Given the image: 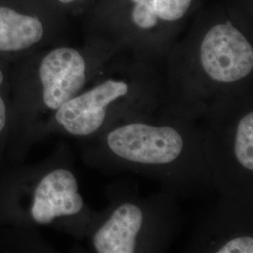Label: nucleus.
<instances>
[{"instance_id":"nucleus-1","label":"nucleus","mask_w":253,"mask_h":253,"mask_svg":"<svg viewBox=\"0 0 253 253\" xmlns=\"http://www.w3.org/2000/svg\"><path fill=\"white\" fill-rule=\"evenodd\" d=\"M159 112L198 121L214 100L253 84V0L197 11L164 60Z\"/></svg>"},{"instance_id":"nucleus-2","label":"nucleus","mask_w":253,"mask_h":253,"mask_svg":"<svg viewBox=\"0 0 253 253\" xmlns=\"http://www.w3.org/2000/svg\"><path fill=\"white\" fill-rule=\"evenodd\" d=\"M79 142L84 163L106 174L145 176L176 197L215 190L197 121L157 111L125 118Z\"/></svg>"},{"instance_id":"nucleus-3","label":"nucleus","mask_w":253,"mask_h":253,"mask_svg":"<svg viewBox=\"0 0 253 253\" xmlns=\"http://www.w3.org/2000/svg\"><path fill=\"white\" fill-rule=\"evenodd\" d=\"M122 53L108 40L85 34L81 45L59 43L12 60L9 140L4 163H24L37 130Z\"/></svg>"},{"instance_id":"nucleus-4","label":"nucleus","mask_w":253,"mask_h":253,"mask_svg":"<svg viewBox=\"0 0 253 253\" xmlns=\"http://www.w3.org/2000/svg\"><path fill=\"white\" fill-rule=\"evenodd\" d=\"M97 216L80 191L66 144L33 164L0 165V235L11 246L52 252L41 228H52L83 240Z\"/></svg>"},{"instance_id":"nucleus-5","label":"nucleus","mask_w":253,"mask_h":253,"mask_svg":"<svg viewBox=\"0 0 253 253\" xmlns=\"http://www.w3.org/2000/svg\"><path fill=\"white\" fill-rule=\"evenodd\" d=\"M163 82L158 65L118 54L37 130L33 145L54 134L90 139L125 118L155 113L161 106Z\"/></svg>"},{"instance_id":"nucleus-6","label":"nucleus","mask_w":253,"mask_h":253,"mask_svg":"<svg viewBox=\"0 0 253 253\" xmlns=\"http://www.w3.org/2000/svg\"><path fill=\"white\" fill-rule=\"evenodd\" d=\"M107 197L84 238L92 253H164L181 232L178 197L169 190L143 196L135 183L119 181L107 188Z\"/></svg>"},{"instance_id":"nucleus-7","label":"nucleus","mask_w":253,"mask_h":253,"mask_svg":"<svg viewBox=\"0 0 253 253\" xmlns=\"http://www.w3.org/2000/svg\"><path fill=\"white\" fill-rule=\"evenodd\" d=\"M206 0H96L86 34L102 37L124 53L158 65Z\"/></svg>"},{"instance_id":"nucleus-8","label":"nucleus","mask_w":253,"mask_h":253,"mask_svg":"<svg viewBox=\"0 0 253 253\" xmlns=\"http://www.w3.org/2000/svg\"><path fill=\"white\" fill-rule=\"evenodd\" d=\"M197 122L219 197L253 206V84L216 99Z\"/></svg>"},{"instance_id":"nucleus-9","label":"nucleus","mask_w":253,"mask_h":253,"mask_svg":"<svg viewBox=\"0 0 253 253\" xmlns=\"http://www.w3.org/2000/svg\"><path fill=\"white\" fill-rule=\"evenodd\" d=\"M62 14L51 0H32L24 6L0 4V56H20L56 45Z\"/></svg>"},{"instance_id":"nucleus-10","label":"nucleus","mask_w":253,"mask_h":253,"mask_svg":"<svg viewBox=\"0 0 253 253\" xmlns=\"http://www.w3.org/2000/svg\"><path fill=\"white\" fill-rule=\"evenodd\" d=\"M188 252L253 253V206L219 197L194 228Z\"/></svg>"},{"instance_id":"nucleus-11","label":"nucleus","mask_w":253,"mask_h":253,"mask_svg":"<svg viewBox=\"0 0 253 253\" xmlns=\"http://www.w3.org/2000/svg\"><path fill=\"white\" fill-rule=\"evenodd\" d=\"M10 62L0 56V165L4 163L9 140Z\"/></svg>"},{"instance_id":"nucleus-12","label":"nucleus","mask_w":253,"mask_h":253,"mask_svg":"<svg viewBox=\"0 0 253 253\" xmlns=\"http://www.w3.org/2000/svg\"><path fill=\"white\" fill-rule=\"evenodd\" d=\"M96 0H51L54 7L62 14H78L90 9Z\"/></svg>"}]
</instances>
